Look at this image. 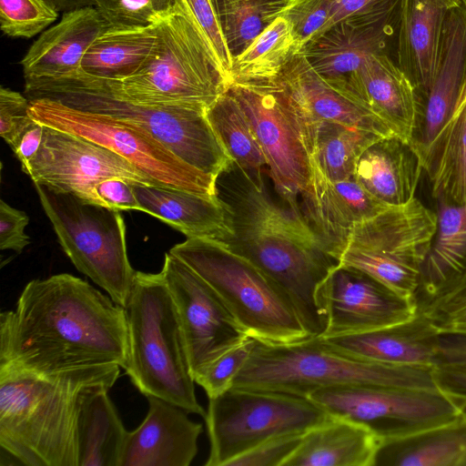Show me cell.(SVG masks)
<instances>
[{
    "label": "cell",
    "instance_id": "cell-38",
    "mask_svg": "<svg viewBox=\"0 0 466 466\" xmlns=\"http://www.w3.org/2000/svg\"><path fill=\"white\" fill-rule=\"evenodd\" d=\"M233 58L281 12L289 0H212Z\"/></svg>",
    "mask_w": 466,
    "mask_h": 466
},
{
    "label": "cell",
    "instance_id": "cell-20",
    "mask_svg": "<svg viewBox=\"0 0 466 466\" xmlns=\"http://www.w3.org/2000/svg\"><path fill=\"white\" fill-rule=\"evenodd\" d=\"M332 85L365 103L399 137L413 144L422 121L423 102L390 55L367 57L344 82Z\"/></svg>",
    "mask_w": 466,
    "mask_h": 466
},
{
    "label": "cell",
    "instance_id": "cell-26",
    "mask_svg": "<svg viewBox=\"0 0 466 466\" xmlns=\"http://www.w3.org/2000/svg\"><path fill=\"white\" fill-rule=\"evenodd\" d=\"M449 0H400L397 64L423 98L432 82Z\"/></svg>",
    "mask_w": 466,
    "mask_h": 466
},
{
    "label": "cell",
    "instance_id": "cell-47",
    "mask_svg": "<svg viewBox=\"0 0 466 466\" xmlns=\"http://www.w3.org/2000/svg\"><path fill=\"white\" fill-rule=\"evenodd\" d=\"M29 218L25 211L19 210L0 200V248L11 249L20 254L30 244V238L25 228Z\"/></svg>",
    "mask_w": 466,
    "mask_h": 466
},
{
    "label": "cell",
    "instance_id": "cell-44",
    "mask_svg": "<svg viewBox=\"0 0 466 466\" xmlns=\"http://www.w3.org/2000/svg\"><path fill=\"white\" fill-rule=\"evenodd\" d=\"M303 435L296 433L270 439L234 459L228 466H283Z\"/></svg>",
    "mask_w": 466,
    "mask_h": 466
},
{
    "label": "cell",
    "instance_id": "cell-12",
    "mask_svg": "<svg viewBox=\"0 0 466 466\" xmlns=\"http://www.w3.org/2000/svg\"><path fill=\"white\" fill-rule=\"evenodd\" d=\"M29 100V115L34 120L112 150L161 187L218 195V177L188 165L147 132L115 117L71 107L51 98Z\"/></svg>",
    "mask_w": 466,
    "mask_h": 466
},
{
    "label": "cell",
    "instance_id": "cell-22",
    "mask_svg": "<svg viewBox=\"0 0 466 466\" xmlns=\"http://www.w3.org/2000/svg\"><path fill=\"white\" fill-rule=\"evenodd\" d=\"M141 424L127 433L120 466H189L198 454L203 426L183 408L147 396Z\"/></svg>",
    "mask_w": 466,
    "mask_h": 466
},
{
    "label": "cell",
    "instance_id": "cell-32",
    "mask_svg": "<svg viewBox=\"0 0 466 466\" xmlns=\"http://www.w3.org/2000/svg\"><path fill=\"white\" fill-rule=\"evenodd\" d=\"M109 390L96 388L82 402L76 429L78 466H120L127 431Z\"/></svg>",
    "mask_w": 466,
    "mask_h": 466
},
{
    "label": "cell",
    "instance_id": "cell-39",
    "mask_svg": "<svg viewBox=\"0 0 466 466\" xmlns=\"http://www.w3.org/2000/svg\"><path fill=\"white\" fill-rule=\"evenodd\" d=\"M56 0H0V29L10 37L30 38L58 18Z\"/></svg>",
    "mask_w": 466,
    "mask_h": 466
},
{
    "label": "cell",
    "instance_id": "cell-55",
    "mask_svg": "<svg viewBox=\"0 0 466 466\" xmlns=\"http://www.w3.org/2000/svg\"><path fill=\"white\" fill-rule=\"evenodd\" d=\"M463 4H464L465 8H466V0H463ZM464 100H466V83H465V86H464V88H463V91H462L461 96V98H460V101H459V103H458V106H459L460 104H461ZM456 108H457V107H456Z\"/></svg>",
    "mask_w": 466,
    "mask_h": 466
},
{
    "label": "cell",
    "instance_id": "cell-33",
    "mask_svg": "<svg viewBox=\"0 0 466 466\" xmlns=\"http://www.w3.org/2000/svg\"><path fill=\"white\" fill-rule=\"evenodd\" d=\"M157 42V25L147 27H107L87 48L84 75L121 81L135 75L149 58Z\"/></svg>",
    "mask_w": 466,
    "mask_h": 466
},
{
    "label": "cell",
    "instance_id": "cell-49",
    "mask_svg": "<svg viewBox=\"0 0 466 466\" xmlns=\"http://www.w3.org/2000/svg\"><path fill=\"white\" fill-rule=\"evenodd\" d=\"M432 374L440 390L459 396L464 400L461 414L466 416V363H439L432 368Z\"/></svg>",
    "mask_w": 466,
    "mask_h": 466
},
{
    "label": "cell",
    "instance_id": "cell-37",
    "mask_svg": "<svg viewBox=\"0 0 466 466\" xmlns=\"http://www.w3.org/2000/svg\"><path fill=\"white\" fill-rule=\"evenodd\" d=\"M208 119L231 159L254 178L263 177L266 158L252 123L228 89L207 108Z\"/></svg>",
    "mask_w": 466,
    "mask_h": 466
},
{
    "label": "cell",
    "instance_id": "cell-50",
    "mask_svg": "<svg viewBox=\"0 0 466 466\" xmlns=\"http://www.w3.org/2000/svg\"><path fill=\"white\" fill-rule=\"evenodd\" d=\"M44 128V125L32 118L9 144L21 167L26 165L40 148Z\"/></svg>",
    "mask_w": 466,
    "mask_h": 466
},
{
    "label": "cell",
    "instance_id": "cell-54",
    "mask_svg": "<svg viewBox=\"0 0 466 466\" xmlns=\"http://www.w3.org/2000/svg\"><path fill=\"white\" fill-rule=\"evenodd\" d=\"M59 11H68L76 8L94 6L95 0H56Z\"/></svg>",
    "mask_w": 466,
    "mask_h": 466
},
{
    "label": "cell",
    "instance_id": "cell-34",
    "mask_svg": "<svg viewBox=\"0 0 466 466\" xmlns=\"http://www.w3.org/2000/svg\"><path fill=\"white\" fill-rule=\"evenodd\" d=\"M300 116L309 162L333 182L353 178L361 154L375 141L384 137L339 123L310 121Z\"/></svg>",
    "mask_w": 466,
    "mask_h": 466
},
{
    "label": "cell",
    "instance_id": "cell-17",
    "mask_svg": "<svg viewBox=\"0 0 466 466\" xmlns=\"http://www.w3.org/2000/svg\"><path fill=\"white\" fill-rule=\"evenodd\" d=\"M320 299L326 327L319 338L395 325L418 312L415 299L398 294L360 269L340 264L322 283Z\"/></svg>",
    "mask_w": 466,
    "mask_h": 466
},
{
    "label": "cell",
    "instance_id": "cell-14",
    "mask_svg": "<svg viewBox=\"0 0 466 466\" xmlns=\"http://www.w3.org/2000/svg\"><path fill=\"white\" fill-rule=\"evenodd\" d=\"M228 90L252 123L276 191L288 207L301 211L299 200L311 168L297 107L273 81L233 83Z\"/></svg>",
    "mask_w": 466,
    "mask_h": 466
},
{
    "label": "cell",
    "instance_id": "cell-46",
    "mask_svg": "<svg viewBox=\"0 0 466 466\" xmlns=\"http://www.w3.org/2000/svg\"><path fill=\"white\" fill-rule=\"evenodd\" d=\"M88 203L118 211H142L133 185L119 177H110L97 183L91 191Z\"/></svg>",
    "mask_w": 466,
    "mask_h": 466
},
{
    "label": "cell",
    "instance_id": "cell-15",
    "mask_svg": "<svg viewBox=\"0 0 466 466\" xmlns=\"http://www.w3.org/2000/svg\"><path fill=\"white\" fill-rule=\"evenodd\" d=\"M160 273L175 305L194 379L212 360L249 336L212 287L180 258L167 252Z\"/></svg>",
    "mask_w": 466,
    "mask_h": 466
},
{
    "label": "cell",
    "instance_id": "cell-53",
    "mask_svg": "<svg viewBox=\"0 0 466 466\" xmlns=\"http://www.w3.org/2000/svg\"><path fill=\"white\" fill-rule=\"evenodd\" d=\"M431 319L441 333L466 334V303L450 312Z\"/></svg>",
    "mask_w": 466,
    "mask_h": 466
},
{
    "label": "cell",
    "instance_id": "cell-16",
    "mask_svg": "<svg viewBox=\"0 0 466 466\" xmlns=\"http://www.w3.org/2000/svg\"><path fill=\"white\" fill-rule=\"evenodd\" d=\"M34 184L89 202L100 181L119 177L137 186L161 187L112 150L76 134L45 126L37 153L22 167Z\"/></svg>",
    "mask_w": 466,
    "mask_h": 466
},
{
    "label": "cell",
    "instance_id": "cell-45",
    "mask_svg": "<svg viewBox=\"0 0 466 466\" xmlns=\"http://www.w3.org/2000/svg\"><path fill=\"white\" fill-rule=\"evenodd\" d=\"M30 100L10 88H0V135L9 145L32 120Z\"/></svg>",
    "mask_w": 466,
    "mask_h": 466
},
{
    "label": "cell",
    "instance_id": "cell-18",
    "mask_svg": "<svg viewBox=\"0 0 466 466\" xmlns=\"http://www.w3.org/2000/svg\"><path fill=\"white\" fill-rule=\"evenodd\" d=\"M400 5L387 12L345 18L300 50L313 69L331 84L344 82L369 56L396 46Z\"/></svg>",
    "mask_w": 466,
    "mask_h": 466
},
{
    "label": "cell",
    "instance_id": "cell-51",
    "mask_svg": "<svg viewBox=\"0 0 466 466\" xmlns=\"http://www.w3.org/2000/svg\"><path fill=\"white\" fill-rule=\"evenodd\" d=\"M466 303V268L457 281L419 311L430 318L450 312Z\"/></svg>",
    "mask_w": 466,
    "mask_h": 466
},
{
    "label": "cell",
    "instance_id": "cell-56",
    "mask_svg": "<svg viewBox=\"0 0 466 466\" xmlns=\"http://www.w3.org/2000/svg\"><path fill=\"white\" fill-rule=\"evenodd\" d=\"M453 5H460L463 0H449Z\"/></svg>",
    "mask_w": 466,
    "mask_h": 466
},
{
    "label": "cell",
    "instance_id": "cell-6",
    "mask_svg": "<svg viewBox=\"0 0 466 466\" xmlns=\"http://www.w3.org/2000/svg\"><path fill=\"white\" fill-rule=\"evenodd\" d=\"M125 313L127 360L124 368L144 396L172 402L205 418L190 373L175 305L161 273H135Z\"/></svg>",
    "mask_w": 466,
    "mask_h": 466
},
{
    "label": "cell",
    "instance_id": "cell-25",
    "mask_svg": "<svg viewBox=\"0 0 466 466\" xmlns=\"http://www.w3.org/2000/svg\"><path fill=\"white\" fill-rule=\"evenodd\" d=\"M439 334L431 319L418 310L413 318L401 323L320 339L332 349L358 359L432 368L437 364Z\"/></svg>",
    "mask_w": 466,
    "mask_h": 466
},
{
    "label": "cell",
    "instance_id": "cell-28",
    "mask_svg": "<svg viewBox=\"0 0 466 466\" xmlns=\"http://www.w3.org/2000/svg\"><path fill=\"white\" fill-rule=\"evenodd\" d=\"M422 171L414 145L391 136L375 141L361 154L354 178L374 198L393 207L416 198Z\"/></svg>",
    "mask_w": 466,
    "mask_h": 466
},
{
    "label": "cell",
    "instance_id": "cell-41",
    "mask_svg": "<svg viewBox=\"0 0 466 466\" xmlns=\"http://www.w3.org/2000/svg\"><path fill=\"white\" fill-rule=\"evenodd\" d=\"M254 344L255 338L248 337L216 358L194 377L195 383L206 391L208 399L231 388L234 379L248 360Z\"/></svg>",
    "mask_w": 466,
    "mask_h": 466
},
{
    "label": "cell",
    "instance_id": "cell-52",
    "mask_svg": "<svg viewBox=\"0 0 466 466\" xmlns=\"http://www.w3.org/2000/svg\"><path fill=\"white\" fill-rule=\"evenodd\" d=\"M445 362L466 363V334L440 332L437 364Z\"/></svg>",
    "mask_w": 466,
    "mask_h": 466
},
{
    "label": "cell",
    "instance_id": "cell-42",
    "mask_svg": "<svg viewBox=\"0 0 466 466\" xmlns=\"http://www.w3.org/2000/svg\"><path fill=\"white\" fill-rule=\"evenodd\" d=\"M229 86L233 56L212 0H183Z\"/></svg>",
    "mask_w": 466,
    "mask_h": 466
},
{
    "label": "cell",
    "instance_id": "cell-1",
    "mask_svg": "<svg viewBox=\"0 0 466 466\" xmlns=\"http://www.w3.org/2000/svg\"><path fill=\"white\" fill-rule=\"evenodd\" d=\"M127 360L124 307L68 273L29 281L0 315V368L50 374Z\"/></svg>",
    "mask_w": 466,
    "mask_h": 466
},
{
    "label": "cell",
    "instance_id": "cell-29",
    "mask_svg": "<svg viewBox=\"0 0 466 466\" xmlns=\"http://www.w3.org/2000/svg\"><path fill=\"white\" fill-rule=\"evenodd\" d=\"M380 442L367 427L329 415L304 433L283 466H373Z\"/></svg>",
    "mask_w": 466,
    "mask_h": 466
},
{
    "label": "cell",
    "instance_id": "cell-48",
    "mask_svg": "<svg viewBox=\"0 0 466 466\" xmlns=\"http://www.w3.org/2000/svg\"><path fill=\"white\" fill-rule=\"evenodd\" d=\"M400 2V0H330L329 20L313 38L345 18L364 14L387 12L397 7Z\"/></svg>",
    "mask_w": 466,
    "mask_h": 466
},
{
    "label": "cell",
    "instance_id": "cell-21",
    "mask_svg": "<svg viewBox=\"0 0 466 466\" xmlns=\"http://www.w3.org/2000/svg\"><path fill=\"white\" fill-rule=\"evenodd\" d=\"M466 83V8L463 1L449 10L434 76L423 98L420 131L413 142L424 171L433 146L452 116Z\"/></svg>",
    "mask_w": 466,
    "mask_h": 466
},
{
    "label": "cell",
    "instance_id": "cell-11",
    "mask_svg": "<svg viewBox=\"0 0 466 466\" xmlns=\"http://www.w3.org/2000/svg\"><path fill=\"white\" fill-rule=\"evenodd\" d=\"M208 400L205 466H228L270 439L305 433L329 417L309 399L285 392L231 387Z\"/></svg>",
    "mask_w": 466,
    "mask_h": 466
},
{
    "label": "cell",
    "instance_id": "cell-23",
    "mask_svg": "<svg viewBox=\"0 0 466 466\" xmlns=\"http://www.w3.org/2000/svg\"><path fill=\"white\" fill-rule=\"evenodd\" d=\"M273 82L284 89L308 120L335 122L384 137L397 136L366 104L316 72L300 51Z\"/></svg>",
    "mask_w": 466,
    "mask_h": 466
},
{
    "label": "cell",
    "instance_id": "cell-2",
    "mask_svg": "<svg viewBox=\"0 0 466 466\" xmlns=\"http://www.w3.org/2000/svg\"><path fill=\"white\" fill-rule=\"evenodd\" d=\"M217 188L233 217L234 234L225 243L279 286L310 338L321 337L326 320L320 289L339 262L300 210L271 198L263 177H252L231 161L218 177Z\"/></svg>",
    "mask_w": 466,
    "mask_h": 466
},
{
    "label": "cell",
    "instance_id": "cell-43",
    "mask_svg": "<svg viewBox=\"0 0 466 466\" xmlns=\"http://www.w3.org/2000/svg\"><path fill=\"white\" fill-rule=\"evenodd\" d=\"M330 0H289L280 16L289 23L302 47L323 28L330 14Z\"/></svg>",
    "mask_w": 466,
    "mask_h": 466
},
{
    "label": "cell",
    "instance_id": "cell-40",
    "mask_svg": "<svg viewBox=\"0 0 466 466\" xmlns=\"http://www.w3.org/2000/svg\"><path fill=\"white\" fill-rule=\"evenodd\" d=\"M174 0H95L94 6L108 27H147L171 10Z\"/></svg>",
    "mask_w": 466,
    "mask_h": 466
},
{
    "label": "cell",
    "instance_id": "cell-5",
    "mask_svg": "<svg viewBox=\"0 0 466 466\" xmlns=\"http://www.w3.org/2000/svg\"><path fill=\"white\" fill-rule=\"evenodd\" d=\"M89 78L119 99L147 106L208 108L228 89L183 0H174L157 24L155 47L135 75L121 81Z\"/></svg>",
    "mask_w": 466,
    "mask_h": 466
},
{
    "label": "cell",
    "instance_id": "cell-4",
    "mask_svg": "<svg viewBox=\"0 0 466 466\" xmlns=\"http://www.w3.org/2000/svg\"><path fill=\"white\" fill-rule=\"evenodd\" d=\"M432 368L394 366L358 359L332 349L318 337L287 344L255 339L249 358L231 387L306 398L317 390L344 385L440 390Z\"/></svg>",
    "mask_w": 466,
    "mask_h": 466
},
{
    "label": "cell",
    "instance_id": "cell-10",
    "mask_svg": "<svg viewBox=\"0 0 466 466\" xmlns=\"http://www.w3.org/2000/svg\"><path fill=\"white\" fill-rule=\"evenodd\" d=\"M436 230L437 214L414 198L355 224L339 264L360 269L415 299Z\"/></svg>",
    "mask_w": 466,
    "mask_h": 466
},
{
    "label": "cell",
    "instance_id": "cell-31",
    "mask_svg": "<svg viewBox=\"0 0 466 466\" xmlns=\"http://www.w3.org/2000/svg\"><path fill=\"white\" fill-rule=\"evenodd\" d=\"M373 466H466V416L380 441Z\"/></svg>",
    "mask_w": 466,
    "mask_h": 466
},
{
    "label": "cell",
    "instance_id": "cell-3",
    "mask_svg": "<svg viewBox=\"0 0 466 466\" xmlns=\"http://www.w3.org/2000/svg\"><path fill=\"white\" fill-rule=\"evenodd\" d=\"M117 364L40 374L0 368V449L5 464L78 466L77 419L85 397L111 389Z\"/></svg>",
    "mask_w": 466,
    "mask_h": 466
},
{
    "label": "cell",
    "instance_id": "cell-36",
    "mask_svg": "<svg viewBox=\"0 0 466 466\" xmlns=\"http://www.w3.org/2000/svg\"><path fill=\"white\" fill-rule=\"evenodd\" d=\"M300 50L289 23L279 16L233 58L229 86L233 83L271 82Z\"/></svg>",
    "mask_w": 466,
    "mask_h": 466
},
{
    "label": "cell",
    "instance_id": "cell-8",
    "mask_svg": "<svg viewBox=\"0 0 466 466\" xmlns=\"http://www.w3.org/2000/svg\"><path fill=\"white\" fill-rule=\"evenodd\" d=\"M25 93L30 99L51 98L133 125L188 165L216 177L233 161L211 127L206 107L134 104L116 97L84 74L25 83Z\"/></svg>",
    "mask_w": 466,
    "mask_h": 466
},
{
    "label": "cell",
    "instance_id": "cell-7",
    "mask_svg": "<svg viewBox=\"0 0 466 466\" xmlns=\"http://www.w3.org/2000/svg\"><path fill=\"white\" fill-rule=\"evenodd\" d=\"M168 252L212 287L248 336L272 344L310 338L279 286L225 242L187 238Z\"/></svg>",
    "mask_w": 466,
    "mask_h": 466
},
{
    "label": "cell",
    "instance_id": "cell-19",
    "mask_svg": "<svg viewBox=\"0 0 466 466\" xmlns=\"http://www.w3.org/2000/svg\"><path fill=\"white\" fill-rule=\"evenodd\" d=\"M311 174L300 195L301 212L338 262L355 224L390 206L370 195L357 180L333 182L310 163Z\"/></svg>",
    "mask_w": 466,
    "mask_h": 466
},
{
    "label": "cell",
    "instance_id": "cell-27",
    "mask_svg": "<svg viewBox=\"0 0 466 466\" xmlns=\"http://www.w3.org/2000/svg\"><path fill=\"white\" fill-rule=\"evenodd\" d=\"M142 211L159 218L187 238L227 242L233 234V217L218 195L156 186L133 185Z\"/></svg>",
    "mask_w": 466,
    "mask_h": 466
},
{
    "label": "cell",
    "instance_id": "cell-35",
    "mask_svg": "<svg viewBox=\"0 0 466 466\" xmlns=\"http://www.w3.org/2000/svg\"><path fill=\"white\" fill-rule=\"evenodd\" d=\"M437 203L466 201V100L437 138L426 167Z\"/></svg>",
    "mask_w": 466,
    "mask_h": 466
},
{
    "label": "cell",
    "instance_id": "cell-24",
    "mask_svg": "<svg viewBox=\"0 0 466 466\" xmlns=\"http://www.w3.org/2000/svg\"><path fill=\"white\" fill-rule=\"evenodd\" d=\"M107 27L95 6L64 12L61 20L43 31L21 60L25 82L80 76L87 48Z\"/></svg>",
    "mask_w": 466,
    "mask_h": 466
},
{
    "label": "cell",
    "instance_id": "cell-13",
    "mask_svg": "<svg viewBox=\"0 0 466 466\" xmlns=\"http://www.w3.org/2000/svg\"><path fill=\"white\" fill-rule=\"evenodd\" d=\"M329 415L367 427L380 441L397 439L451 421L464 400L441 390L344 385L317 390L308 397Z\"/></svg>",
    "mask_w": 466,
    "mask_h": 466
},
{
    "label": "cell",
    "instance_id": "cell-30",
    "mask_svg": "<svg viewBox=\"0 0 466 466\" xmlns=\"http://www.w3.org/2000/svg\"><path fill=\"white\" fill-rule=\"evenodd\" d=\"M437 230L415 295L418 309L450 289L466 268V201L438 203Z\"/></svg>",
    "mask_w": 466,
    "mask_h": 466
},
{
    "label": "cell",
    "instance_id": "cell-9",
    "mask_svg": "<svg viewBox=\"0 0 466 466\" xmlns=\"http://www.w3.org/2000/svg\"><path fill=\"white\" fill-rule=\"evenodd\" d=\"M34 185L59 244L76 268L125 308L136 270L127 257L120 212Z\"/></svg>",
    "mask_w": 466,
    "mask_h": 466
}]
</instances>
